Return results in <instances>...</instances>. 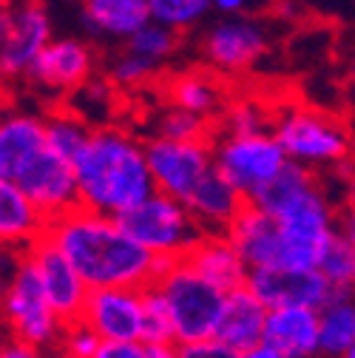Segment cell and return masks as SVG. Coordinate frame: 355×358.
Segmentation results:
<instances>
[{"label":"cell","mask_w":355,"mask_h":358,"mask_svg":"<svg viewBox=\"0 0 355 358\" xmlns=\"http://www.w3.org/2000/svg\"><path fill=\"white\" fill-rule=\"evenodd\" d=\"M74 173L80 185V208L114 219L157 194L145 143L117 125L94 128L92 140L74 159Z\"/></svg>","instance_id":"obj_2"},{"label":"cell","mask_w":355,"mask_h":358,"mask_svg":"<svg viewBox=\"0 0 355 358\" xmlns=\"http://www.w3.org/2000/svg\"><path fill=\"white\" fill-rule=\"evenodd\" d=\"M145 148H148V165L154 173L157 191L185 205L202 188L205 179L216 171L213 140L176 143V140L151 137Z\"/></svg>","instance_id":"obj_10"},{"label":"cell","mask_w":355,"mask_h":358,"mask_svg":"<svg viewBox=\"0 0 355 358\" xmlns=\"http://www.w3.org/2000/svg\"><path fill=\"white\" fill-rule=\"evenodd\" d=\"M180 355L182 358H239L236 350L225 347L222 341L210 338V341H199V344H188V347H180Z\"/></svg>","instance_id":"obj_37"},{"label":"cell","mask_w":355,"mask_h":358,"mask_svg":"<svg viewBox=\"0 0 355 358\" xmlns=\"http://www.w3.org/2000/svg\"><path fill=\"white\" fill-rule=\"evenodd\" d=\"M3 259H6V271H3L6 338L31 344L43 352L57 350L68 324L52 307L34 262L29 259V253H12V250H6Z\"/></svg>","instance_id":"obj_4"},{"label":"cell","mask_w":355,"mask_h":358,"mask_svg":"<svg viewBox=\"0 0 355 358\" xmlns=\"http://www.w3.org/2000/svg\"><path fill=\"white\" fill-rule=\"evenodd\" d=\"M0 358H46V352L31 347V344H23V341H15V338H6L3 350H0Z\"/></svg>","instance_id":"obj_38"},{"label":"cell","mask_w":355,"mask_h":358,"mask_svg":"<svg viewBox=\"0 0 355 358\" xmlns=\"http://www.w3.org/2000/svg\"><path fill=\"white\" fill-rule=\"evenodd\" d=\"M270 131L290 162H298L321 176H341L355 157L349 125L338 114L316 106L284 103L273 111Z\"/></svg>","instance_id":"obj_3"},{"label":"cell","mask_w":355,"mask_h":358,"mask_svg":"<svg viewBox=\"0 0 355 358\" xmlns=\"http://www.w3.org/2000/svg\"><path fill=\"white\" fill-rule=\"evenodd\" d=\"M349 77H352V85H355V60H352V69H349Z\"/></svg>","instance_id":"obj_46"},{"label":"cell","mask_w":355,"mask_h":358,"mask_svg":"<svg viewBox=\"0 0 355 358\" xmlns=\"http://www.w3.org/2000/svg\"><path fill=\"white\" fill-rule=\"evenodd\" d=\"M52 222L12 182H0V239L12 253H26L46 239Z\"/></svg>","instance_id":"obj_19"},{"label":"cell","mask_w":355,"mask_h":358,"mask_svg":"<svg viewBox=\"0 0 355 358\" xmlns=\"http://www.w3.org/2000/svg\"><path fill=\"white\" fill-rule=\"evenodd\" d=\"M159 71V63L154 60H145L134 52H128L122 49L111 63H108V80L117 85V88H140L145 83H151Z\"/></svg>","instance_id":"obj_34"},{"label":"cell","mask_w":355,"mask_h":358,"mask_svg":"<svg viewBox=\"0 0 355 358\" xmlns=\"http://www.w3.org/2000/svg\"><path fill=\"white\" fill-rule=\"evenodd\" d=\"M319 273L333 287V293H355V248L335 236L319 262Z\"/></svg>","instance_id":"obj_30"},{"label":"cell","mask_w":355,"mask_h":358,"mask_svg":"<svg viewBox=\"0 0 355 358\" xmlns=\"http://www.w3.org/2000/svg\"><path fill=\"white\" fill-rule=\"evenodd\" d=\"M151 358H182L180 347H151Z\"/></svg>","instance_id":"obj_43"},{"label":"cell","mask_w":355,"mask_h":358,"mask_svg":"<svg viewBox=\"0 0 355 358\" xmlns=\"http://www.w3.org/2000/svg\"><path fill=\"white\" fill-rule=\"evenodd\" d=\"M273 125V111L261 106L256 97H239L225 106L219 114L216 134H231V137H245V134H261L270 131Z\"/></svg>","instance_id":"obj_28"},{"label":"cell","mask_w":355,"mask_h":358,"mask_svg":"<svg viewBox=\"0 0 355 358\" xmlns=\"http://www.w3.org/2000/svg\"><path fill=\"white\" fill-rule=\"evenodd\" d=\"M94 358H151V347L143 341H103Z\"/></svg>","instance_id":"obj_36"},{"label":"cell","mask_w":355,"mask_h":358,"mask_svg":"<svg viewBox=\"0 0 355 358\" xmlns=\"http://www.w3.org/2000/svg\"><path fill=\"white\" fill-rule=\"evenodd\" d=\"M338 236L355 248V208L352 205H341L338 210Z\"/></svg>","instance_id":"obj_39"},{"label":"cell","mask_w":355,"mask_h":358,"mask_svg":"<svg viewBox=\"0 0 355 358\" xmlns=\"http://www.w3.org/2000/svg\"><path fill=\"white\" fill-rule=\"evenodd\" d=\"M82 3H92V0H82Z\"/></svg>","instance_id":"obj_48"},{"label":"cell","mask_w":355,"mask_h":358,"mask_svg":"<svg viewBox=\"0 0 355 358\" xmlns=\"http://www.w3.org/2000/svg\"><path fill=\"white\" fill-rule=\"evenodd\" d=\"M122 228L134 236L151 256H157L165 264L182 262L188 253L202 242L205 231L194 219L191 208L173 196L154 194L134 210L119 216Z\"/></svg>","instance_id":"obj_6"},{"label":"cell","mask_w":355,"mask_h":358,"mask_svg":"<svg viewBox=\"0 0 355 358\" xmlns=\"http://www.w3.org/2000/svg\"><path fill=\"white\" fill-rule=\"evenodd\" d=\"M100 347H103V338L92 327H85L82 322L68 324L63 333V341H60V350H66L74 358H94L100 352Z\"/></svg>","instance_id":"obj_35"},{"label":"cell","mask_w":355,"mask_h":358,"mask_svg":"<svg viewBox=\"0 0 355 358\" xmlns=\"http://www.w3.org/2000/svg\"><path fill=\"white\" fill-rule=\"evenodd\" d=\"M154 287L171 313L176 347L210 341L216 336L228 293H222L208 279H202L185 259L165 264Z\"/></svg>","instance_id":"obj_5"},{"label":"cell","mask_w":355,"mask_h":358,"mask_svg":"<svg viewBox=\"0 0 355 358\" xmlns=\"http://www.w3.org/2000/svg\"><path fill=\"white\" fill-rule=\"evenodd\" d=\"M114 106H117V85L108 77L106 80L92 77L66 100V108H71L77 117H82L92 128H97L94 122H100V128H106L114 114Z\"/></svg>","instance_id":"obj_27"},{"label":"cell","mask_w":355,"mask_h":358,"mask_svg":"<svg viewBox=\"0 0 355 358\" xmlns=\"http://www.w3.org/2000/svg\"><path fill=\"white\" fill-rule=\"evenodd\" d=\"M213 154L216 168L245 196V202H253L290 162L273 131L245 134V137L213 134Z\"/></svg>","instance_id":"obj_7"},{"label":"cell","mask_w":355,"mask_h":358,"mask_svg":"<svg viewBox=\"0 0 355 358\" xmlns=\"http://www.w3.org/2000/svg\"><path fill=\"white\" fill-rule=\"evenodd\" d=\"M261 344L270 347L279 358H321L319 310L313 307L270 310Z\"/></svg>","instance_id":"obj_17"},{"label":"cell","mask_w":355,"mask_h":358,"mask_svg":"<svg viewBox=\"0 0 355 358\" xmlns=\"http://www.w3.org/2000/svg\"><path fill=\"white\" fill-rule=\"evenodd\" d=\"M321 358H341L355 344V293H333L319 310Z\"/></svg>","instance_id":"obj_25"},{"label":"cell","mask_w":355,"mask_h":358,"mask_svg":"<svg viewBox=\"0 0 355 358\" xmlns=\"http://www.w3.org/2000/svg\"><path fill=\"white\" fill-rule=\"evenodd\" d=\"M245 196L228 182L222 171L216 168L205 182L202 188L188 199V208L194 213V219L202 225L205 234H225L231 228V222L242 213L245 208Z\"/></svg>","instance_id":"obj_22"},{"label":"cell","mask_w":355,"mask_h":358,"mask_svg":"<svg viewBox=\"0 0 355 358\" xmlns=\"http://www.w3.org/2000/svg\"><path fill=\"white\" fill-rule=\"evenodd\" d=\"M46 358H74V355H68L66 350H60V347H57V350H49V352H46Z\"/></svg>","instance_id":"obj_44"},{"label":"cell","mask_w":355,"mask_h":358,"mask_svg":"<svg viewBox=\"0 0 355 358\" xmlns=\"http://www.w3.org/2000/svg\"><path fill=\"white\" fill-rule=\"evenodd\" d=\"M80 322L92 327L103 341H143L145 290H128V287L92 290Z\"/></svg>","instance_id":"obj_13"},{"label":"cell","mask_w":355,"mask_h":358,"mask_svg":"<svg viewBox=\"0 0 355 358\" xmlns=\"http://www.w3.org/2000/svg\"><path fill=\"white\" fill-rule=\"evenodd\" d=\"M148 9L154 23L173 31H188L202 23L213 6L210 0H148Z\"/></svg>","instance_id":"obj_31"},{"label":"cell","mask_w":355,"mask_h":358,"mask_svg":"<svg viewBox=\"0 0 355 358\" xmlns=\"http://www.w3.org/2000/svg\"><path fill=\"white\" fill-rule=\"evenodd\" d=\"M0 182H12L20 194H26L49 222L63 219L66 213L80 208L74 162L57 157L49 145L26 157L12 171L0 173Z\"/></svg>","instance_id":"obj_8"},{"label":"cell","mask_w":355,"mask_h":358,"mask_svg":"<svg viewBox=\"0 0 355 358\" xmlns=\"http://www.w3.org/2000/svg\"><path fill=\"white\" fill-rule=\"evenodd\" d=\"M154 137L176 140V143H202V140H213V125H210V120H205L199 114L168 106L157 117V134Z\"/></svg>","instance_id":"obj_29"},{"label":"cell","mask_w":355,"mask_h":358,"mask_svg":"<svg viewBox=\"0 0 355 358\" xmlns=\"http://www.w3.org/2000/svg\"><path fill=\"white\" fill-rule=\"evenodd\" d=\"M239 358H279L270 347H264V344H259V347H253V350H247V352H242Z\"/></svg>","instance_id":"obj_42"},{"label":"cell","mask_w":355,"mask_h":358,"mask_svg":"<svg viewBox=\"0 0 355 358\" xmlns=\"http://www.w3.org/2000/svg\"><path fill=\"white\" fill-rule=\"evenodd\" d=\"M247 287L261 299L268 310L282 307H313L321 310L333 296V287L319 271H256Z\"/></svg>","instance_id":"obj_16"},{"label":"cell","mask_w":355,"mask_h":358,"mask_svg":"<svg viewBox=\"0 0 355 358\" xmlns=\"http://www.w3.org/2000/svg\"><path fill=\"white\" fill-rule=\"evenodd\" d=\"M52 17L43 0H12L0 17V69L6 80H26L52 46Z\"/></svg>","instance_id":"obj_9"},{"label":"cell","mask_w":355,"mask_h":358,"mask_svg":"<svg viewBox=\"0 0 355 358\" xmlns=\"http://www.w3.org/2000/svg\"><path fill=\"white\" fill-rule=\"evenodd\" d=\"M49 145L46 114L40 111H6L0 122V173L12 171L26 157Z\"/></svg>","instance_id":"obj_24"},{"label":"cell","mask_w":355,"mask_h":358,"mask_svg":"<svg viewBox=\"0 0 355 358\" xmlns=\"http://www.w3.org/2000/svg\"><path fill=\"white\" fill-rule=\"evenodd\" d=\"M9 3H12V0H3V6H9Z\"/></svg>","instance_id":"obj_47"},{"label":"cell","mask_w":355,"mask_h":358,"mask_svg":"<svg viewBox=\"0 0 355 358\" xmlns=\"http://www.w3.org/2000/svg\"><path fill=\"white\" fill-rule=\"evenodd\" d=\"M46 239L77 267V273L92 290H148L165 271V262L151 256L122 228L119 219L85 208L55 219Z\"/></svg>","instance_id":"obj_1"},{"label":"cell","mask_w":355,"mask_h":358,"mask_svg":"<svg viewBox=\"0 0 355 358\" xmlns=\"http://www.w3.org/2000/svg\"><path fill=\"white\" fill-rule=\"evenodd\" d=\"M341 202L355 208V157H352L349 165L341 171Z\"/></svg>","instance_id":"obj_40"},{"label":"cell","mask_w":355,"mask_h":358,"mask_svg":"<svg viewBox=\"0 0 355 358\" xmlns=\"http://www.w3.org/2000/svg\"><path fill=\"white\" fill-rule=\"evenodd\" d=\"M341 358H355V344H352V347H349V350H347Z\"/></svg>","instance_id":"obj_45"},{"label":"cell","mask_w":355,"mask_h":358,"mask_svg":"<svg viewBox=\"0 0 355 358\" xmlns=\"http://www.w3.org/2000/svg\"><path fill=\"white\" fill-rule=\"evenodd\" d=\"M46 134H49V148L57 157L74 162L77 154L85 148V143L92 140L94 128L82 117H77L71 108L63 106V108H55L46 114Z\"/></svg>","instance_id":"obj_26"},{"label":"cell","mask_w":355,"mask_h":358,"mask_svg":"<svg viewBox=\"0 0 355 358\" xmlns=\"http://www.w3.org/2000/svg\"><path fill=\"white\" fill-rule=\"evenodd\" d=\"M185 262L222 293H233L239 287H247L250 271L225 234H205L202 242L188 253Z\"/></svg>","instance_id":"obj_20"},{"label":"cell","mask_w":355,"mask_h":358,"mask_svg":"<svg viewBox=\"0 0 355 358\" xmlns=\"http://www.w3.org/2000/svg\"><path fill=\"white\" fill-rule=\"evenodd\" d=\"M85 29L97 37L128 43L140 29L151 23L148 0H92L82 12Z\"/></svg>","instance_id":"obj_23"},{"label":"cell","mask_w":355,"mask_h":358,"mask_svg":"<svg viewBox=\"0 0 355 358\" xmlns=\"http://www.w3.org/2000/svg\"><path fill=\"white\" fill-rule=\"evenodd\" d=\"M97 57L94 49L85 40L77 37H55L52 46L40 55V60L31 66L26 83L37 92L49 94H74L80 85H85L94 77Z\"/></svg>","instance_id":"obj_12"},{"label":"cell","mask_w":355,"mask_h":358,"mask_svg":"<svg viewBox=\"0 0 355 358\" xmlns=\"http://www.w3.org/2000/svg\"><path fill=\"white\" fill-rule=\"evenodd\" d=\"M268 316H270V310L261 304V299L250 287H239V290L228 293L225 310H222V319H219L213 338L242 355L264 341Z\"/></svg>","instance_id":"obj_18"},{"label":"cell","mask_w":355,"mask_h":358,"mask_svg":"<svg viewBox=\"0 0 355 358\" xmlns=\"http://www.w3.org/2000/svg\"><path fill=\"white\" fill-rule=\"evenodd\" d=\"M29 259L34 262L37 273H40V282H43V290H46L52 307L57 310V316L66 322V324H74L80 322L82 316V307L88 301V293H92V287H88L82 282V276L77 273V267L49 242L43 239L37 242L31 250H26Z\"/></svg>","instance_id":"obj_15"},{"label":"cell","mask_w":355,"mask_h":358,"mask_svg":"<svg viewBox=\"0 0 355 358\" xmlns=\"http://www.w3.org/2000/svg\"><path fill=\"white\" fill-rule=\"evenodd\" d=\"M210 6L222 17H236V15H245L250 9V0H210Z\"/></svg>","instance_id":"obj_41"},{"label":"cell","mask_w":355,"mask_h":358,"mask_svg":"<svg viewBox=\"0 0 355 358\" xmlns=\"http://www.w3.org/2000/svg\"><path fill=\"white\" fill-rule=\"evenodd\" d=\"M270 52V29L259 17H219L202 34V57L216 74H245Z\"/></svg>","instance_id":"obj_11"},{"label":"cell","mask_w":355,"mask_h":358,"mask_svg":"<svg viewBox=\"0 0 355 358\" xmlns=\"http://www.w3.org/2000/svg\"><path fill=\"white\" fill-rule=\"evenodd\" d=\"M165 97H168V106L199 114L205 120H213V117L219 120V114L228 106L222 83L202 69H185L171 74L165 83Z\"/></svg>","instance_id":"obj_21"},{"label":"cell","mask_w":355,"mask_h":358,"mask_svg":"<svg viewBox=\"0 0 355 358\" xmlns=\"http://www.w3.org/2000/svg\"><path fill=\"white\" fill-rule=\"evenodd\" d=\"M125 49L162 66L168 57L176 55V49H180V31L165 29V26H159V23L151 20L145 29H140L134 37L125 43Z\"/></svg>","instance_id":"obj_32"},{"label":"cell","mask_w":355,"mask_h":358,"mask_svg":"<svg viewBox=\"0 0 355 358\" xmlns=\"http://www.w3.org/2000/svg\"><path fill=\"white\" fill-rule=\"evenodd\" d=\"M225 236L233 242L239 250L247 271H279L284 259V239H282V225L279 219L261 210L259 205L247 202L242 213L231 222Z\"/></svg>","instance_id":"obj_14"},{"label":"cell","mask_w":355,"mask_h":358,"mask_svg":"<svg viewBox=\"0 0 355 358\" xmlns=\"http://www.w3.org/2000/svg\"><path fill=\"white\" fill-rule=\"evenodd\" d=\"M143 344H145V347H176V336H173L171 313H168V307H165V301H162V296L157 293V287H154V285L145 290Z\"/></svg>","instance_id":"obj_33"}]
</instances>
